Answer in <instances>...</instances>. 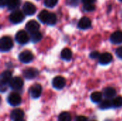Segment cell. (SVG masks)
<instances>
[{
	"label": "cell",
	"mask_w": 122,
	"mask_h": 121,
	"mask_svg": "<svg viewBox=\"0 0 122 121\" xmlns=\"http://www.w3.org/2000/svg\"><path fill=\"white\" fill-rule=\"evenodd\" d=\"M9 84L13 90H19L22 88L24 82L20 77H14L11 79Z\"/></svg>",
	"instance_id": "52a82bcc"
},
{
	"label": "cell",
	"mask_w": 122,
	"mask_h": 121,
	"mask_svg": "<svg viewBox=\"0 0 122 121\" xmlns=\"http://www.w3.org/2000/svg\"><path fill=\"white\" fill-rule=\"evenodd\" d=\"M83 9L86 11L91 12V11H93L95 10V6L93 4H84Z\"/></svg>",
	"instance_id": "83f0119b"
},
{
	"label": "cell",
	"mask_w": 122,
	"mask_h": 121,
	"mask_svg": "<svg viewBox=\"0 0 122 121\" xmlns=\"http://www.w3.org/2000/svg\"><path fill=\"white\" fill-rule=\"evenodd\" d=\"M11 79V73L9 71H4L1 74V91L4 92L6 91V84L9 83Z\"/></svg>",
	"instance_id": "7a4b0ae2"
},
{
	"label": "cell",
	"mask_w": 122,
	"mask_h": 121,
	"mask_svg": "<svg viewBox=\"0 0 122 121\" xmlns=\"http://www.w3.org/2000/svg\"><path fill=\"white\" fill-rule=\"evenodd\" d=\"M39 74V71L36 68H29L23 71V75L26 79H33L36 78Z\"/></svg>",
	"instance_id": "8fae6325"
},
{
	"label": "cell",
	"mask_w": 122,
	"mask_h": 121,
	"mask_svg": "<svg viewBox=\"0 0 122 121\" xmlns=\"http://www.w3.org/2000/svg\"><path fill=\"white\" fill-rule=\"evenodd\" d=\"M65 84H66V81L64 78H63L62 76H56L52 81V85L54 88L58 90L62 89L65 86Z\"/></svg>",
	"instance_id": "30bf717a"
},
{
	"label": "cell",
	"mask_w": 122,
	"mask_h": 121,
	"mask_svg": "<svg viewBox=\"0 0 122 121\" xmlns=\"http://www.w3.org/2000/svg\"><path fill=\"white\" fill-rule=\"evenodd\" d=\"M112 103H113V107H115V108H119V107H121L122 106V96H117V97H116L112 101Z\"/></svg>",
	"instance_id": "484cf974"
},
{
	"label": "cell",
	"mask_w": 122,
	"mask_h": 121,
	"mask_svg": "<svg viewBox=\"0 0 122 121\" xmlns=\"http://www.w3.org/2000/svg\"><path fill=\"white\" fill-rule=\"evenodd\" d=\"M15 39L16 42H18L20 44H26V43H28L29 40V37L27 33L23 30H20L16 33L15 36Z\"/></svg>",
	"instance_id": "5b68a950"
},
{
	"label": "cell",
	"mask_w": 122,
	"mask_h": 121,
	"mask_svg": "<svg viewBox=\"0 0 122 121\" xmlns=\"http://www.w3.org/2000/svg\"><path fill=\"white\" fill-rule=\"evenodd\" d=\"M116 95V90L113 88L108 87L104 90V96L107 98H114Z\"/></svg>",
	"instance_id": "d6986e66"
},
{
	"label": "cell",
	"mask_w": 122,
	"mask_h": 121,
	"mask_svg": "<svg viewBox=\"0 0 122 121\" xmlns=\"http://www.w3.org/2000/svg\"><path fill=\"white\" fill-rule=\"evenodd\" d=\"M58 3V0H44V5L49 8L55 6Z\"/></svg>",
	"instance_id": "4316f807"
},
{
	"label": "cell",
	"mask_w": 122,
	"mask_h": 121,
	"mask_svg": "<svg viewBox=\"0 0 122 121\" xmlns=\"http://www.w3.org/2000/svg\"><path fill=\"white\" fill-rule=\"evenodd\" d=\"M68 3L70 6H76L79 4V0H68Z\"/></svg>",
	"instance_id": "f546056e"
},
{
	"label": "cell",
	"mask_w": 122,
	"mask_h": 121,
	"mask_svg": "<svg viewBox=\"0 0 122 121\" xmlns=\"http://www.w3.org/2000/svg\"><path fill=\"white\" fill-rule=\"evenodd\" d=\"M61 57L66 61L71 60L72 58V52H71V49H69L68 48H64L61 52Z\"/></svg>",
	"instance_id": "ac0fdd59"
},
{
	"label": "cell",
	"mask_w": 122,
	"mask_h": 121,
	"mask_svg": "<svg viewBox=\"0 0 122 121\" xmlns=\"http://www.w3.org/2000/svg\"><path fill=\"white\" fill-rule=\"evenodd\" d=\"M19 59L21 62L24 63H29L33 61L34 55L29 51H24L20 53V54L19 55Z\"/></svg>",
	"instance_id": "8992f818"
},
{
	"label": "cell",
	"mask_w": 122,
	"mask_h": 121,
	"mask_svg": "<svg viewBox=\"0 0 122 121\" xmlns=\"http://www.w3.org/2000/svg\"><path fill=\"white\" fill-rule=\"evenodd\" d=\"M89 56L92 58H99L100 54H99V53L98 51H93V52H92L90 53Z\"/></svg>",
	"instance_id": "f1b7e54d"
},
{
	"label": "cell",
	"mask_w": 122,
	"mask_h": 121,
	"mask_svg": "<svg viewBox=\"0 0 122 121\" xmlns=\"http://www.w3.org/2000/svg\"><path fill=\"white\" fill-rule=\"evenodd\" d=\"M24 116V111L22 110H21V109H15V110L12 111L10 117H11V120L16 121V120L22 119Z\"/></svg>",
	"instance_id": "2e32d148"
},
{
	"label": "cell",
	"mask_w": 122,
	"mask_h": 121,
	"mask_svg": "<svg viewBox=\"0 0 122 121\" xmlns=\"http://www.w3.org/2000/svg\"><path fill=\"white\" fill-rule=\"evenodd\" d=\"M7 101L11 106H17L21 103V98L16 93H11L9 95Z\"/></svg>",
	"instance_id": "277c9868"
},
{
	"label": "cell",
	"mask_w": 122,
	"mask_h": 121,
	"mask_svg": "<svg viewBox=\"0 0 122 121\" xmlns=\"http://www.w3.org/2000/svg\"><path fill=\"white\" fill-rule=\"evenodd\" d=\"M120 1H122V0H120Z\"/></svg>",
	"instance_id": "d590c367"
},
{
	"label": "cell",
	"mask_w": 122,
	"mask_h": 121,
	"mask_svg": "<svg viewBox=\"0 0 122 121\" xmlns=\"http://www.w3.org/2000/svg\"><path fill=\"white\" fill-rule=\"evenodd\" d=\"M49 12L46 10H42L38 15V19L39 20L44 24H46L49 16Z\"/></svg>",
	"instance_id": "e0dca14e"
},
{
	"label": "cell",
	"mask_w": 122,
	"mask_h": 121,
	"mask_svg": "<svg viewBox=\"0 0 122 121\" xmlns=\"http://www.w3.org/2000/svg\"><path fill=\"white\" fill-rule=\"evenodd\" d=\"M6 3H7V0H0V5L1 7H4V6H6Z\"/></svg>",
	"instance_id": "836d02e7"
},
{
	"label": "cell",
	"mask_w": 122,
	"mask_h": 121,
	"mask_svg": "<svg viewBox=\"0 0 122 121\" xmlns=\"http://www.w3.org/2000/svg\"><path fill=\"white\" fill-rule=\"evenodd\" d=\"M84 4H94L96 0H81Z\"/></svg>",
	"instance_id": "d6a6232c"
},
{
	"label": "cell",
	"mask_w": 122,
	"mask_h": 121,
	"mask_svg": "<svg viewBox=\"0 0 122 121\" xmlns=\"http://www.w3.org/2000/svg\"><path fill=\"white\" fill-rule=\"evenodd\" d=\"M102 94L100 92L96 91L92 93L91 95V100L94 103H99L102 101Z\"/></svg>",
	"instance_id": "44dd1931"
},
{
	"label": "cell",
	"mask_w": 122,
	"mask_h": 121,
	"mask_svg": "<svg viewBox=\"0 0 122 121\" xmlns=\"http://www.w3.org/2000/svg\"><path fill=\"white\" fill-rule=\"evenodd\" d=\"M20 5V0H7L6 6L9 10H14Z\"/></svg>",
	"instance_id": "ffe728a7"
},
{
	"label": "cell",
	"mask_w": 122,
	"mask_h": 121,
	"mask_svg": "<svg viewBox=\"0 0 122 121\" xmlns=\"http://www.w3.org/2000/svg\"><path fill=\"white\" fill-rule=\"evenodd\" d=\"M13 41L9 36H3L0 40V50L2 52L10 51L13 47Z\"/></svg>",
	"instance_id": "6da1fadb"
},
{
	"label": "cell",
	"mask_w": 122,
	"mask_h": 121,
	"mask_svg": "<svg viewBox=\"0 0 122 121\" xmlns=\"http://www.w3.org/2000/svg\"><path fill=\"white\" fill-rule=\"evenodd\" d=\"M24 19V15L23 12L19 10H16L9 15V21L13 24H19L22 22Z\"/></svg>",
	"instance_id": "3957f363"
},
{
	"label": "cell",
	"mask_w": 122,
	"mask_h": 121,
	"mask_svg": "<svg viewBox=\"0 0 122 121\" xmlns=\"http://www.w3.org/2000/svg\"><path fill=\"white\" fill-rule=\"evenodd\" d=\"M59 121H71V115L68 112H63L61 113L58 118Z\"/></svg>",
	"instance_id": "603a6c76"
},
{
	"label": "cell",
	"mask_w": 122,
	"mask_h": 121,
	"mask_svg": "<svg viewBox=\"0 0 122 121\" xmlns=\"http://www.w3.org/2000/svg\"><path fill=\"white\" fill-rule=\"evenodd\" d=\"M92 26V21L89 18L86 16L82 17L78 23V27L81 29H87Z\"/></svg>",
	"instance_id": "4fadbf2b"
},
{
	"label": "cell",
	"mask_w": 122,
	"mask_h": 121,
	"mask_svg": "<svg viewBox=\"0 0 122 121\" xmlns=\"http://www.w3.org/2000/svg\"><path fill=\"white\" fill-rule=\"evenodd\" d=\"M110 41L112 43L115 44H119L122 42V32L120 31H115L110 36Z\"/></svg>",
	"instance_id": "9a60e30c"
},
{
	"label": "cell",
	"mask_w": 122,
	"mask_h": 121,
	"mask_svg": "<svg viewBox=\"0 0 122 121\" xmlns=\"http://www.w3.org/2000/svg\"><path fill=\"white\" fill-rule=\"evenodd\" d=\"M41 39H42V34L39 31L36 32H34L33 34H31V39L33 42H35V43L38 42V41H41Z\"/></svg>",
	"instance_id": "cb8c5ba5"
},
{
	"label": "cell",
	"mask_w": 122,
	"mask_h": 121,
	"mask_svg": "<svg viewBox=\"0 0 122 121\" xmlns=\"http://www.w3.org/2000/svg\"><path fill=\"white\" fill-rule=\"evenodd\" d=\"M113 107V103L112 101L109 100H105L103 101L100 105H99V108L102 110H106V109H109L110 108Z\"/></svg>",
	"instance_id": "7402d4cb"
},
{
	"label": "cell",
	"mask_w": 122,
	"mask_h": 121,
	"mask_svg": "<svg viewBox=\"0 0 122 121\" xmlns=\"http://www.w3.org/2000/svg\"><path fill=\"white\" fill-rule=\"evenodd\" d=\"M116 54H117V56L119 58H122V46L119 47V48L117 49V51H116Z\"/></svg>",
	"instance_id": "4dcf8cb0"
},
{
	"label": "cell",
	"mask_w": 122,
	"mask_h": 121,
	"mask_svg": "<svg viewBox=\"0 0 122 121\" xmlns=\"http://www.w3.org/2000/svg\"><path fill=\"white\" fill-rule=\"evenodd\" d=\"M99 63L102 65H107L112 62L113 59V56L110 53L105 52L100 55L99 56Z\"/></svg>",
	"instance_id": "5bb4252c"
},
{
	"label": "cell",
	"mask_w": 122,
	"mask_h": 121,
	"mask_svg": "<svg viewBox=\"0 0 122 121\" xmlns=\"http://www.w3.org/2000/svg\"><path fill=\"white\" fill-rule=\"evenodd\" d=\"M56 21H57V18H56V14H54V13H50L46 24H49V25H54L56 24Z\"/></svg>",
	"instance_id": "d4e9b609"
},
{
	"label": "cell",
	"mask_w": 122,
	"mask_h": 121,
	"mask_svg": "<svg viewBox=\"0 0 122 121\" xmlns=\"http://www.w3.org/2000/svg\"></svg>",
	"instance_id": "8d00e7d4"
},
{
	"label": "cell",
	"mask_w": 122,
	"mask_h": 121,
	"mask_svg": "<svg viewBox=\"0 0 122 121\" xmlns=\"http://www.w3.org/2000/svg\"><path fill=\"white\" fill-rule=\"evenodd\" d=\"M23 11L28 16H31L36 11V6L31 2H25L23 5Z\"/></svg>",
	"instance_id": "9c48e42d"
},
{
	"label": "cell",
	"mask_w": 122,
	"mask_h": 121,
	"mask_svg": "<svg viewBox=\"0 0 122 121\" xmlns=\"http://www.w3.org/2000/svg\"><path fill=\"white\" fill-rule=\"evenodd\" d=\"M26 29L30 34H33V33L36 32V31H39V24L36 21L31 20V21H28L26 23Z\"/></svg>",
	"instance_id": "7c38bea8"
},
{
	"label": "cell",
	"mask_w": 122,
	"mask_h": 121,
	"mask_svg": "<svg viewBox=\"0 0 122 121\" xmlns=\"http://www.w3.org/2000/svg\"><path fill=\"white\" fill-rule=\"evenodd\" d=\"M25 121L24 120H23V119H19V120H16V121Z\"/></svg>",
	"instance_id": "e575fe53"
},
{
	"label": "cell",
	"mask_w": 122,
	"mask_h": 121,
	"mask_svg": "<svg viewBox=\"0 0 122 121\" xmlns=\"http://www.w3.org/2000/svg\"><path fill=\"white\" fill-rule=\"evenodd\" d=\"M76 121H88V119L84 116H79L76 118Z\"/></svg>",
	"instance_id": "1f68e13d"
},
{
	"label": "cell",
	"mask_w": 122,
	"mask_h": 121,
	"mask_svg": "<svg viewBox=\"0 0 122 121\" xmlns=\"http://www.w3.org/2000/svg\"><path fill=\"white\" fill-rule=\"evenodd\" d=\"M29 92H30L31 96L33 98L36 99V98H39L40 96H41V92H42V87H41V86L39 85V84H34V85H33V86L30 88Z\"/></svg>",
	"instance_id": "ba28073f"
}]
</instances>
